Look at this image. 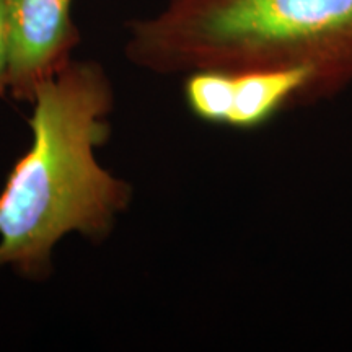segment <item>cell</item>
<instances>
[{"mask_svg": "<svg viewBox=\"0 0 352 352\" xmlns=\"http://www.w3.org/2000/svg\"><path fill=\"white\" fill-rule=\"evenodd\" d=\"M32 144L0 191V271L44 283L57 243L78 233L103 243L134 189L96 158L111 135L114 88L103 65L72 59L33 94Z\"/></svg>", "mask_w": 352, "mask_h": 352, "instance_id": "obj_1", "label": "cell"}, {"mask_svg": "<svg viewBox=\"0 0 352 352\" xmlns=\"http://www.w3.org/2000/svg\"><path fill=\"white\" fill-rule=\"evenodd\" d=\"M124 52L155 76L302 67L311 104L352 87V0H168L129 21Z\"/></svg>", "mask_w": 352, "mask_h": 352, "instance_id": "obj_2", "label": "cell"}, {"mask_svg": "<svg viewBox=\"0 0 352 352\" xmlns=\"http://www.w3.org/2000/svg\"><path fill=\"white\" fill-rule=\"evenodd\" d=\"M12 33L7 94L32 103L34 90L74 57L80 33L74 0H6Z\"/></svg>", "mask_w": 352, "mask_h": 352, "instance_id": "obj_3", "label": "cell"}, {"mask_svg": "<svg viewBox=\"0 0 352 352\" xmlns=\"http://www.w3.org/2000/svg\"><path fill=\"white\" fill-rule=\"evenodd\" d=\"M232 107L227 126L254 131L285 109L308 104L311 77L302 67H253L230 70Z\"/></svg>", "mask_w": 352, "mask_h": 352, "instance_id": "obj_4", "label": "cell"}, {"mask_svg": "<svg viewBox=\"0 0 352 352\" xmlns=\"http://www.w3.org/2000/svg\"><path fill=\"white\" fill-rule=\"evenodd\" d=\"M183 77V98L189 113L206 124L226 127L232 107L230 70L199 69Z\"/></svg>", "mask_w": 352, "mask_h": 352, "instance_id": "obj_5", "label": "cell"}, {"mask_svg": "<svg viewBox=\"0 0 352 352\" xmlns=\"http://www.w3.org/2000/svg\"><path fill=\"white\" fill-rule=\"evenodd\" d=\"M12 33L6 0H0V98L7 95L8 70H10Z\"/></svg>", "mask_w": 352, "mask_h": 352, "instance_id": "obj_6", "label": "cell"}]
</instances>
